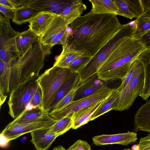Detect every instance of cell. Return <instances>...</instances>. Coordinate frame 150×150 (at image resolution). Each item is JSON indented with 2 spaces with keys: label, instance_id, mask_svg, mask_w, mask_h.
I'll list each match as a JSON object with an SVG mask.
<instances>
[{
  "label": "cell",
  "instance_id": "obj_1",
  "mask_svg": "<svg viewBox=\"0 0 150 150\" xmlns=\"http://www.w3.org/2000/svg\"><path fill=\"white\" fill-rule=\"evenodd\" d=\"M117 15L95 13L91 11L77 18L70 24L67 44L71 48L84 51L93 57L122 26Z\"/></svg>",
  "mask_w": 150,
  "mask_h": 150
},
{
  "label": "cell",
  "instance_id": "obj_2",
  "mask_svg": "<svg viewBox=\"0 0 150 150\" xmlns=\"http://www.w3.org/2000/svg\"><path fill=\"white\" fill-rule=\"evenodd\" d=\"M132 35L120 44L98 71L99 79L106 81L122 79L132 63L146 49L142 39Z\"/></svg>",
  "mask_w": 150,
  "mask_h": 150
},
{
  "label": "cell",
  "instance_id": "obj_3",
  "mask_svg": "<svg viewBox=\"0 0 150 150\" xmlns=\"http://www.w3.org/2000/svg\"><path fill=\"white\" fill-rule=\"evenodd\" d=\"M52 47L44 45L39 38L23 54L11 62L9 86L10 94L19 84L39 76L47 56L51 53Z\"/></svg>",
  "mask_w": 150,
  "mask_h": 150
},
{
  "label": "cell",
  "instance_id": "obj_4",
  "mask_svg": "<svg viewBox=\"0 0 150 150\" xmlns=\"http://www.w3.org/2000/svg\"><path fill=\"white\" fill-rule=\"evenodd\" d=\"M134 20L122 26L119 31L91 58L78 73L81 83L97 73L111 54L126 38L132 34L136 24Z\"/></svg>",
  "mask_w": 150,
  "mask_h": 150
},
{
  "label": "cell",
  "instance_id": "obj_5",
  "mask_svg": "<svg viewBox=\"0 0 150 150\" xmlns=\"http://www.w3.org/2000/svg\"><path fill=\"white\" fill-rule=\"evenodd\" d=\"M73 72L68 68L53 66L37 79L42 92V109L46 112L59 88Z\"/></svg>",
  "mask_w": 150,
  "mask_h": 150
},
{
  "label": "cell",
  "instance_id": "obj_6",
  "mask_svg": "<svg viewBox=\"0 0 150 150\" xmlns=\"http://www.w3.org/2000/svg\"><path fill=\"white\" fill-rule=\"evenodd\" d=\"M134 62V67L133 77L120 92L117 97L112 105V110L121 111L128 109L142 91L144 81L143 66L138 58Z\"/></svg>",
  "mask_w": 150,
  "mask_h": 150
},
{
  "label": "cell",
  "instance_id": "obj_7",
  "mask_svg": "<svg viewBox=\"0 0 150 150\" xmlns=\"http://www.w3.org/2000/svg\"><path fill=\"white\" fill-rule=\"evenodd\" d=\"M39 76L19 84L10 94L7 102L8 113L13 119L20 115L25 110L27 105L31 103L39 86L37 81Z\"/></svg>",
  "mask_w": 150,
  "mask_h": 150
},
{
  "label": "cell",
  "instance_id": "obj_8",
  "mask_svg": "<svg viewBox=\"0 0 150 150\" xmlns=\"http://www.w3.org/2000/svg\"><path fill=\"white\" fill-rule=\"evenodd\" d=\"M19 32L11 26L10 20L0 14V59L11 63L19 57L16 46V37Z\"/></svg>",
  "mask_w": 150,
  "mask_h": 150
},
{
  "label": "cell",
  "instance_id": "obj_9",
  "mask_svg": "<svg viewBox=\"0 0 150 150\" xmlns=\"http://www.w3.org/2000/svg\"><path fill=\"white\" fill-rule=\"evenodd\" d=\"M69 25L60 16L56 15L46 30L39 37L44 45L52 47L59 44H66L70 33L67 29Z\"/></svg>",
  "mask_w": 150,
  "mask_h": 150
},
{
  "label": "cell",
  "instance_id": "obj_10",
  "mask_svg": "<svg viewBox=\"0 0 150 150\" xmlns=\"http://www.w3.org/2000/svg\"><path fill=\"white\" fill-rule=\"evenodd\" d=\"M113 89L108 88L99 90L88 96L73 100L61 109L48 114L55 120H59L70 113H74L94 103L105 99Z\"/></svg>",
  "mask_w": 150,
  "mask_h": 150
},
{
  "label": "cell",
  "instance_id": "obj_11",
  "mask_svg": "<svg viewBox=\"0 0 150 150\" xmlns=\"http://www.w3.org/2000/svg\"><path fill=\"white\" fill-rule=\"evenodd\" d=\"M56 121V120L51 117L49 119L36 122L7 125L1 132L0 135L7 142H8L28 133L41 128L49 127Z\"/></svg>",
  "mask_w": 150,
  "mask_h": 150
},
{
  "label": "cell",
  "instance_id": "obj_12",
  "mask_svg": "<svg viewBox=\"0 0 150 150\" xmlns=\"http://www.w3.org/2000/svg\"><path fill=\"white\" fill-rule=\"evenodd\" d=\"M137 139V134L129 131L111 135L103 134L94 136L92 138L93 144L98 146L113 144L127 146L134 143Z\"/></svg>",
  "mask_w": 150,
  "mask_h": 150
},
{
  "label": "cell",
  "instance_id": "obj_13",
  "mask_svg": "<svg viewBox=\"0 0 150 150\" xmlns=\"http://www.w3.org/2000/svg\"><path fill=\"white\" fill-rule=\"evenodd\" d=\"M109 81H106L99 79L96 73L79 85L74 100L88 96L99 90L109 88Z\"/></svg>",
  "mask_w": 150,
  "mask_h": 150
},
{
  "label": "cell",
  "instance_id": "obj_14",
  "mask_svg": "<svg viewBox=\"0 0 150 150\" xmlns=\"http://www.w3.org/2000/svg\"><path fill=\"white\" fill-rule=\"evenodd\" d=\"M118 8L117 15L130 19L139 17L144 12L142 0H114Z\"/></svg>",
  "mask_w": 150,
  "mask_h": 150
},
{
  "label": "cell",
  "instance_id": "obj_15",
  "mask_svg": "<svg viewBox=\"0 0 150 150\" xmlns=\"http://www.w3.org/2000/svg\"><path fill=\"white\" fill-rule=\"evenodd\" d=\"M74 0H32L28 6L40 12H49L59 15L64 8Z\"/></svg>",
  "mask_w": 150,
  "mask_h": 150
},
{
  "label": "cell",
  "instance_id": "obj_16",
  "mask_svg": "<svg viewBox=\"0 0 150 150\" xmlns=\"http://www.w3.org/2000/svg\"><path fill=\"white\" fill-rule=\"evenodd\" d=\"M81 82L78 72L73 73L59 88L48 106L46 112L49 113L52 109L72 90L78 87Z\"/></svg>",
  "mask_w": 150,
  "mask_h": 150
},
{
  "label": "cell",
  "instance_id": "obj_17",
  "mask_svg": "<svg viewBox=\"0 0 150 150\" xmlns=\"http://www.w3.org/2000/svg\"><path fill=\"white\" fill-rule=\"evenodd\" d=\"M51 117L46 112L40 108H37L30 110L25 109L18 117L7 125L22 124L36 122L45 120Z\"/></svg>",
  "mask_w": 150,
  "mask_h": 150
},
{
  "label": "cell",
  "instance_id": "obj_18",
  "mask_svg": "<svg viewBox=\"0 0 150 150\" xmlns=\"http://www.w3.org/2000/svg\"><path fill=\"white\" fill-rule=\"evenodd\" d=\"M31 135V141L37 150H47L57 137L50 131V127L33 131Z\"/></svg>",
  "mask_w": 150,
  "mask_h": 150
},
{
  "label": "cell",
  "instance_id": "obj_19",
  "mask_svg": "<svg viewBox=\"0 0 150 150\" xmlns=\"http://www.w3.org/2000/svg\"><path fill=\"white\" fill-rule=\"evenodd\" d=\"M56 14L40 12L29 22V28L40 37L49 27Z\"/></svg>",
  "mask_w": 150,
  "mask_h": 150
},
{
  "label": "cell",
  "instance_id": "obj_20",
  "mask_svg": "<svg viewBox=\"0 0 150 150\" xmlns=\"http://www.w3.org/2000/svg\"><path fill=\"white\" fill-rule=\"evenodd\" d=\"M134 130L150 133V100L142 105L136 113L134 120Z\"/></svg>",
  "mask_w": 150,
  "mask_h": 150
},
{
  "label": "cell",
  "instance_id": "obj_21",
  "mask_svg": "<svg viewBox=\"0 0 150 150\" xmlns=\"http://www.w3.org/2000/svg\"><path fill=\"white\" fill-rule=\"evenodd\" d=\"M104 100L98 101L74 113L72 128L77 129L90 121L94 112Z\"/></svg>",
  "mask_w": 150,
  "mask_h": 150
},
{
  "label": "cell",
  "instance_id": "obj_22",
  "mask_svg": "<svg viewBox=\"0 0 150 150\" xmlns=\"http://www.w3.org/2000/svg\"><path fill=\"white\" fill-rule=\"evenodd\" d=\"M138 58L142 65L144 74V86L139 96L144 100H147L150 96V49H146Z\"/></svg>",
  "mask_w": 150,
  "mask_h": 150
},
{
  "label": "cell",
  "instance_id": "obj_23",
  "mask_svg": "<svg viewBox=\"0 0 150 150\" xmlns=\"http://www.w3.org/2000/svg\"><path fill=\"white\" fill-rule=\"evenodd\" d=\"M11 63H6L0 59V106L4 103L9 93Z\"/></svg>",
  "mask_w": 150,
  "mask_h": 150
},
{
  "label": "cell",
  "instance_id": "obj_24",
  "mask_svg": "<svg viewBox=\"0 0 150 150\" xmlns=\"http://www.w3.org/2000/svg\"><path fill=\"white\" fill-rule=\"evenodd\" d=\"M86 9V6L82 1L74 0L72 3L64 8L59 16L69 25L80 16Z\"/></svg>",
  "mask_w": 150,
  "mask_h": 150
},
{
  "label": "cell",
  "instance_id": "obj_25",
  "mask_svg": "<svg viewBox=\"0 0 150 150\" xmlns=\"http://www.w3.org/2000/svg\"><path fill=\"white\" fill-rule=\"evenodd\" d=\"M39 37L29 28L19 33L16 43L19 57L24 54L38 40Z\"/></svg>",
  "mask_w": 150,
  "mask_h": 150
},
{
  "label": "cell",
  "instance_id": "obj_26",
  "mask_svg": "<svg viewBox=\"0 0 150 150\" xmlns=\"http://www.w3.org/2000/svg\"><path fill=\"white\" fill-rule=\"evenodd\" d=\"M62 50L53 66L64 68H68L70 63L74 59L81 56L84 51L73 50L67 43L62 45Z\"/></svg>",
  "mask_w": 150,
  "mask_h": 150
},
{
  "label": "cell",
  "instance_id": "obj_27",
  "mask_svg": "<svg viewBox=\"0 0 150 150\" xmlns=\"http://www.w3.org/2000/svg\"><path fill=\"white\" fill-rule=\"evenodd\" d=\"M89 1L92 5L91 11L93 13L117 15L118 8L114 0H89Z\"/></svg>",
  "mask_w": 150,
  "mask_h": 150
},
{
  "label": "cell",
  "instance_id": "obj_28",
  "mask_svg": "<svg viewBox=\"0 0 150 150\" xmlns=\"http://www.w3.org/2000/svg\"><path fill=\"white\" fill-rule=\"evenodd\" d=\"M40 12L28 5L17 8L15 10V16L13 22L18 25L29 23Z\"/></svg>",
  "mask_w": 150,
  "mask_h": 150
},
{
  "label": "cell",
  "instance_id": "obj_29",
  "mask_svg": "<svg viewBox=\"0 0 150 150\" xmlns=\"http://www.w3.org/2000/svg\"><path fill=\"white\" fill-rule=\"evenodd\" d=\"M73 113H70L56 120V122L50 127V131L57 137L65 133L73 127Z\"/></svg>",
  "mask_w": 150,
  "mask_h": 150
},
{
  "label": "cell",
  "instance_id": "obj_30",
  "mask_svg": "<svg viewBox=\"0 0 150 150\" xmlns=\"http://www.w3.org/2000/svg\"><path fill=\"white\" fill-rule=\"evenodd\" d=\"M119 91L113 88L110 95L104 100L101 105L94 112L90 120L92 121L101 115L112 110L111 106L117 97Z\"/></svg>",
  "mask_w": 150,
  "mask_h": 150
},
{
  "label": "cell",
  "instance_id": "obj_31",
  "mask_svg": "<svg viewBox=\"0 0 150 150\" xmlns=\"http://www.w3.org/2000/svg\"><path fill=\"white\" fill-rule=\"evenodd\" d=\"M135 20L136 27L132 36L140 38L150 30V12H144Z\"/></svg>",
  "mask_w": 150,
  "mask_h": 150
},
{
  "label": "cell",
  "instance_id": "obj_32",
  "mask_svg": "<svg viewBox=\"0 0 150 150\" xmlns=\"http://www.w3.org/2000/svg\"><path fill=\"white\" fill-rule=\"evenodd\" d=\"M92 57L84 54L75 59L69 64L68 68L73 73L78 72L89 62Z\"/></svg>",
  "mask_w": 150,
  "mask_h": 150
},
{
  "label": "cell",
  "instance_id": "obj_33",
  "mask_svg": "<svg viewBox=\"0 0 150 150\" xmlns=\"http://www.w3.org/2000/svg\"><path fill=\"white\" fill-rule=\"evenodd\" d=\"M77 88L72 90L52 109L49 113L57 111L73 101Z\"/></svg>",
  "mask_w": 150,
  "mask_h": 150
},
{
  "label": "cell",
  "instance_id": "obj_34",
  "mask_svg": "<svg viewBox=\"0 0 150 150\" xmlns=\"http://www.w3.org/2000/svg\"><path fill=\"white\" fill-rule=\"evenodd\" d=\"M134 62L131 64L126 75L122 79L121 84L117 88L120 92L123 89L132 79L134 74Z\"/></svg>",
  "mask_w": 150,
  "mask_h": 150
},
{
  "label": "cell",
  "instance_id": "obj_35",
  "mask_svg": "<svg viewBox=\"0 0 150 150\" xmlns=\"http://www.w3.org/2000/svg\"><path fill=\"white\" fill-rule=\"evenodd\" d=\"M67 150H91V149L87 142L79 139Z\"/></svg>",
  "mask_w": 150,
  "mask_h": 150
},
{
  "label": "cell",
  "instance_id": "obj_36",
  "mask_svg": "<svg viewBox=\"0 0 150 150\" xmlns=\"http://www.w3.org/2000/svg\"><path fill=\"white\" fill-rule=\"evenodd\" d=\"M30 103L35 108H39L42 109V92L39 86L35 93Z\"/></svg>",
  "mask_w": 150,
  "mask_h": 150
},
{
  "label": "cell",
  "instance_id": "obj_37",
  "mask_svg": "<svg viewBox=\"0 0 150 150\" xmlns=\"http://www.w3.org/2000/svg\"><path fill=\"white\" fill-rule=\"evenodd\" d=\"M15 9L10 8L0 4V11L7 20H13L15 16Z\"/></svg>",
  "mask_w": 150,
  "mask_h": 150
},
{
  "label": "cell",
  "instance_id": "obj_38",
  "mask_svg": "<svg viewBox=\"0 0 150 150\" xmlns=\"http://www.w3.org/2000/svg\"><path fill=\"white\" fill-rule=\"evenodd\" d=\"M138 147L139 150H150V134L140 139Z\"/></svg>",
  "mask_w": 150,
  "mask_h": 150
},
{
  "label": "cell",
  "instance_id": "obj_39",
  "mask_svg": "<svg viewBox=\"0 0 150 150\" xmlns=\"http://www.w3.org/2000/svg\"><path fill=\"white\" fill-rule=\"evenodd\" d=\"M16 9L29 5L32 0H10Z\"/></svg>",
  "mask_w": 150,
  "mask_h": 150
},
{
  "label": "cell",
  "instance_id": "obj_40",
  "mask_svg": "<svg viewBox=\"0 0 150 150\" xmlns=\"http://www.w3.org/2000/svg\"><path fill=\"white\" fill-rule=\"evenodd\" d=\"M145 45L146 49H150V30L140 37Z\"/></svg>",
  "mask_w": 150,
  "mask_h": 150
},
{
  "label": "cell",
  "instance_id": "obj_41",
  "mask_svg": "<svg viewBox=\"0 0 150 150\" xmlns=\"http://www.w3.org/2000/svg\"><path fill=\"white\" fill-rule=\"evenodd\" d=\"M0 4L10 8L16 9L10 0H0Z\"/></svg>",
  "mask_w": 150,
  "mask_h": 150
},
{
  "label": "cell",
  "instance_id": "obj_42",
  "mask_svg": "<svg viewBox=\"0 0 150 150\" xmlns=\"http://www.w3.org/2000/svg\"><path fill=\"white\" fill-rule=\"evenodd\" d=\"M144 5V12H150V0H142Z\"/></svg>",
  "mask_w": 150,
  "mask_h": 150
},
{
  "label": "cell",
  "instance_id": "obj_43",
  "mask_svg": "<svg viewBox=\"0 0 150 150\" xmlns=\"http://www.w3.org/2000/svg\"><path fill=\"white\" fill-rule=\"evenodd\" d=\"M52 150H67L62 145H59L54 148Z\"/></svg>",
  "mask_w": 150,
  "mask_h": 150
},
{
  "label": "cell",
  "instance_id": "obj_44",
  "mask_svg": "<svg viewBox=\"0 0 150 150\" xmlns=\"http://www.w3.org/2000/svg\"><path fill=\"white\" fill-rule=\"evenodd\" d=\"M123 150H132L130 149H124Z\"/></svg>",
  "mask_w": 150,
  "mask_h": 150
}]
</instances>
